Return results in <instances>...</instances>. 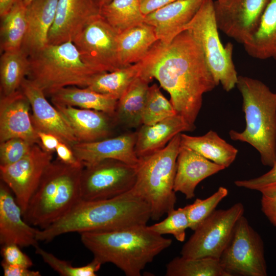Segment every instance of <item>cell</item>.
Masks as SVG:
<instances>
[{
    "label": "cell",
    "instance_id": "cell-34",
    "mask_svg": "<svg viewBox=\"0 0 276 276\" xmlns=\"http://www.w3.org/2000/svg\"><path fill=\"white\" fill-rule=\"evenodd\" d=\"M167 276H230L219 259L175 257L166 265Z\"/></svg>",
    "mask_w": 276,
    "mask_h": 276
},
{
    "label": "cell",
    "instance_id": "cell-14",
    "mask_svg": "<svg viewBox=\"0 0 276 276\" xmlns=\"http://www.w3.org/2000/svg\"><path fill=\"white\" fill-rule=\"evenodd\" d=\"M269 0H215L217 27L227 36L243 44L257 31Z\"/></svg>",
    "mask_w": 276,
    "mask_h": 276
},
{
    "label": "cell",
    "instance_id": "cell-1",
    "mask_svg": "<svg viewBox=\"0 0 276 276\" xmlns=\"http://www.w3.org/2000/svg\"><path fill=\"white\" fill-rule=\"evenodd\" d=\"M140 63V75L158 81L176 113L194 130L203 95L217 85L191 33L185 30L168 44L158 40Z\"/></svg>",
    "mask_w": 276,
    "mask_h": 276
},
{
    "label": "cell",
    "instance_id": "cell-21",
    "mask_svg": "<svg viewBox=\"0 0 276 276\" xmlns=\"http://www.w3.org/2000/svg\"><path fill=\"white\" fill-rule=\"evenodd\" d=\"M225 168L180 144L176 161L174 190L192 199L197 186L203 180Z\"/></svg>",
    "mask_w": 276,
    "mask_h": 276
},
{
    "label": "cell",
    "instance_id": "cell-43",
    "mask_svg": "<svg viewBox=\"0 0 276 276\" xmlns=\"http://www.w3.org/2000/svg\"><path fill=\"white\" fill-rule=\"evenodd\" d=\"M55 151L57 158L67 165L71 166L83 165L77 158L72 148L65 143L60 141L57 146Z\"/></svg>",
    "mask_w": 276,
    "mask_h": 276
},
{
    "label": "cell",
    "instance_id": "cell-22",
    "mask_svg": "<svg viewBox=\"0 0 276 276\" xmlns=\"http://www.w3.org/2000/svg\"><path fill=\"white\" fill-rule=\"evenodd\" d=\"M54 106L69 125L78 142H93L110 136L115 119L109 114L94 109Z\"/></svg>",
    "mask_w": 276,
    "mask_h": 276
},
{
    "label": "cell",
    "instance_id": "cell-10",
    "mask_svg": "<svg viewBox=\"0 0 276 276\" xmlns=\"http://www.w3.org/2000/svg\"><path fill=\"white\" fill-rule=\"evenodd\" d=\"M244 212L243 205L240 202L226 210H215L194 231L183 245L180 255L187 258L219 259Z\"/></svg>",
    "mask_w": 276,
    "mask_h": 276
},
{
    "label": "cell",
    "instance_id": "cell-24",
    "mask_svg": "<svg viewBox=\"0 0 276 276\" xmlns=\"http://www.w3.org/2000/svg\"><path fill=\"white\" fill-rule=\"evenodd\" d=\"M193 129L180 115L176 114L152 125H142L136 132L135 151L139 158L165 148L177 134Z\"/></svg>",
    "mask_w": 276,
    "mask_h": 276
},
{
    "label": "cell",
    "instance_id": "cell-19",
    "mask_svg": "<svg viewBox=\"0 0 276 276\" xmlns=\"http://www.w3.org/2000/svg\"><path fill=\"white\" fill-rule=\"evenodd\" d=\"M136 132L125 133L93 142H78L72 149L84 166L106 159H115L137 166L140 162L135 151Z\"/></svg>",
    "mask_w": 276,
    "mask_h": 276
},
{
    "label": "cell",
    "instance_id": "cell-40",
    "mask_svg": "<svg viewBox=\"0 0 276 276\" xmlns=\"http://www.w3.org/2000/svg\"><path fill=\"white\" fill-rule=\"evenodd\" d=\"M20 247L14 244L3 245L1 252L3 258L2 261L10 265L30 268L33 265V262Z\"/></svg>",
    "mask_w": 276,
    "mask_h": 276
},
{
    "label": "cell",
    "instance_id": "cell-44",
    "mask_svg": "<svg viewBox=\"0 0 276 276\" xmlns=\"http://www.w3.org/2000/svg\"><path fill=\"white\" fill-rule=\"evenodd\" d=\"M2 267L5 276H40L39 271L30 269V268L12 265L2 261Z\"/></svg>",
    "mask_w": 276,
    "mask_h": 276
},
{
    "label": "cell",
    "instance_id": "cell-31",
    "mask_svg": "<svg viewBox=\"0 0 276 276\" xmlns=\"http://www.w3.org/2000/svg\"><path fill=\"white\" fill-rule=\"evenodd\" d=\"M1 19V52L21 49L28 25L26 6L22 0H16Z\"/></svg>",
    "mask_w": 276,
    "mask_h": 276
},
{
    "label": "cell",
    "instance_id": "cell-23",
    "mask_svg": "<svg viewBox=\"0 0 276 276\" xmlns=\"http://www.w3.org/2000/svg\"><path fill=\"white\" fill-rule=\"evenodd\" d=\"M58 0H33L26 6L27 30L21 49L28 55L48 44L49 31L55 20Z\"/></svg>",
    "mask_w": 276,
    "mask_h": 276
},
{
    "label": "cell",
    "instance_id": "cell-11",
    "mask_svg": "<svg viewBox=\"0 0 276 276\" xmlns=\"http://www.w3.org/2000/svg\"><path fill=\"white\" fill-rule=\"evenodd\" d=\"M137 166L106 159L84 166L80 179L81 200H105L130 191L136 178Z\"/></svg>",
    "mask_w": 276,
    "mask_h": 276
},
{
    "label": "cell",
    "instance_id": "cell-15",
    "mask_svg": "<svg viewBox=\"0 0 276 276\" xmlns=\"http://www.w3.org/2000/svg\"><path fill=\"white\" fill-rule=\"evenodd\" d=\"M100 15V7L96 0H58L48 44L73 42L90 21Z\"/></svg>",
    "mask_w": 276,
    "mask_h": 276
},
{
    "label": "cell",
    "instance_id": "cell-49",
    "mask_svg": "<svg viewBox=\"0 0 276 276\" xmlns=\"http://www.w3.org/2000/svg\"><path fill=\"white\" fill-rule=\"evenodd\" d=\"M33 0H22L24 5L27 6L29 5Z\"/></svg>",
    "mask_w": 276,
    "mask_h": 276
},
{
    "label": "cell",
    "instance_id": "cell-42",
    "mask_svg": "<svg viewBox=\"0 0 276 276\" xmlns=\"http://www.w3.org/2000/svg\"><path fill=\"white\" fill-rule=\"evenodd\" d=\"M261 211L270 222L276 227V185L261 190Z\"/></svg>",
    "mask_w": 276,
    "mask_h": 276
},
{
    "label": "cell",
    "instance_id": "cell-46",
    "mask_svg": "<svg viewBox=\"0 0 276 276\" xmlns=\"http://www.w3.org/2000/svg\"><path fill=\"white\" fill-rule=\"evenodd\" d=\"M179 0H142L141 10L145 16L167 5Z\"/></svg>",
    "mask_w": 276,
    "mask_h": 276
},
{
    "label": "cell",
    "instance_id": "cell-17",
    "mask_svg": "<svg viewBox=\"0 0 276 276\" xmlns=\"http://www.w3.org/2000/svg\"><path fill=\"white\" fill-rule=\"evenodd\" d=\"M30 108V101L20 88L9 96L1 97L0 143L18 137L31 144L41 145L32 123Z\"/></svg>",
    "mask_w": 276,
    "mask_h": 276
},
{
    "label": "cell",
    "instance_id": "cell-30",
    "mask_svg": "<svg viewBox=\"0 0 276 276\" xmlns=\"http://www.w3.org/2000/svg\"><path fill=\"white\" fill-rule=\"evenodd\" d=\"M29 57L21 49L2 52L0 58L1 97L9 96L20 88L27 78Z\"/></svg>",
    "mask_w": 276,
    "mask_h": 276
},
{
    "label": "cell",
    "instance_id": "cell-36",
    "mask_svg": "<svg viewBox=\"0 0 276 276\" xmlns=\"http://www.w3.org/2000/svg\"><path fill=\"white\" fill-rule=\"evenodd\" d=\"M35 248L36 254L40 256L53 270L62 276H96V272L102 265L94 258L90 263L84 266L74 267L71 262L58 258L38 245Z\"/></svg>",
    "mask_w": 276,
    "mask_h": 276
},
{
    "label": "cell",
    "instance_id": "cell-28",
    "mask_svg": "<svg viewBox=\"0 0 276 276\" xmlns=\"http://www.w3.org/2000/svg\"><path fill=\"white\" fill-rule=\"evenodd\" d=\"M180 144L225 169L234 162L238 152L237 149L212 130L201 136L181 133Z\"/></svg>",
    "mask_w": 276,
    "mask_h": 276
},
{
    "label": "cell",
    "instance_id": "cell-4",
    "mask_svg": "<svg viewBox=\"0 0 276 276\" xmlns=\"http://www.w3.org/2000/svg\"><path fill=\"white\" fill-rule=\"evenodd\" d=\"M236 86L242 99L246 126L231 130L233 141L245 142L259 153L262 164L272 167L276 163V93L262 81L238 76Z\"/></svg>",
    "mask_w": 276,
    "mask_h": 276
},
{
    "label": "cell",
    "instance_id": "cell-3",
    "mask_svg": "<svg viewBox=\"0 0 276 276\" xmlns=\"http://www.w3.org/2000/svg\"><path fill=\"white\" fill-rule=\"evenodd\" d=\"M80 234L82 243L94 259L102 264H114L127 276L141 275L146 265L172 242L147 224Z\"/></svg>",
    "mask_w": 276,
    "mask_h": 276
},
{
    "label": "cell",
    "instance_id": "cell-29",
    "mask_svg": "<svg viewBox=\"0 0 276 276\" xmlns=\"http://www.w3.org/2000/svg\"><path fill=\"white\" fill-rule=\"evenodd\" d=\"M243 45L253 58L276 59V0L269 1L257 31Z\"/></svg>",
    "mask_w": 276,
    "mask_h": 276
},
{
    "label": "cell",
    "instance_id": "cell-6",
    "mask_svg": "<svg viewBox=\"0 0 276 276\" xmlns=\"http://www.w3.org/2000/svg\"><path fill=\"white\" fill-rule=\"evenodd\" d=\"M180 134L162 150L139 158L136 178L131 191L148 204L153 220H158L175 209L174 185Z\"/></svg>",
    "mask_w": 276,
    "mask_h": 276
},
{
    "label": "cell",
    "instance_id": "cell-47",
    "mask_svg": "<svg viewBox=\"0 0 276 276\" xmlns=\"http://www.w3.org/2000/svg\"><path fill=\"white\" fill-rule=\"evenodd\" d=\"M16 0H0V16L4 15L11 8Z\"/></svg>",
    "mask_w": 276,
    "mask_h": 276
},
{
    "label": "cell",
    "instance_id": "cell-8",
    "mask_svg": "<svg viewBox=\"0 0 276 276\" xmlns=\"http://www.w3.org/2000/svg\"><path fill=\"white\" fill-rule=\"evenodd\" d=\"M200 44L217 85L226 91L236 85L238 74L233 60V44L222 43L218 33L213 0H204L191 21L185 26Z\"/></svg>",
    "mask_w": 276,
    "mask_h": 276
},
{
    "label": "cell",
    "instance_id": "cell-32",
    "mask_svg": "<svg viewBox=\"0 0 276 276\" xmlns=\"http://www.w3.org/2000/svg\"><path fill=\"white\" fill-rule=\"evenodd\" d=\"M141 72L140 61L113 72L96 75L86 87L96 92L111 96L118 100Z\"/></svg>",
    "mask_w": 276,
    "mask_h": 276
},
{
    "label": "cell",
    "instance_id": "cell-9",
    "mask_svg": "<svg viewBox=\"0 0 276 276\" xmlns=\"http://www.w3.org/2000/svg\"><path fill=\"white\" fill-rule=\"evenodd\" d=\"M219 260L230 276L267 275L262 239L243 215L237 221Z\"/></svg>",
    "mask_w": 276,
    "mask_h": 276
},
{
    "label": "cell",
    "instance_id": "cell-25",
    "mask_svg": "<svg viewBox=\"0 0 276 276\" xmlns=\"http://www.w3.org/2000/svg\"><path fill=\"white\" fill-rule=\"evenodd\" d=\"M158 40L154 27L145 22L119 33L117 55L120 67L141 61Z\"/></svg>",
    "mask_w": 276,
    "mask_h": 276
},
{
    "label": "cell",
    "instance_id": "cell-5",
    "mask_svg": "<svg viewBox=\"0 0 276 276\" xmlns=\"http://www.w3.org/2000/svg\"><path fill=\"white\" fill-rule=\"evenodd\" d=\"M83 165L52 161L23 215L31 225L43 229L67 214L81 199L80 179Z\"/></svg>",
    "mask_w": 276,
    "mask_h": 276
},
{
    "label": "cell",
    "instance_id": "cell-12",
    "mask_svg": "<svg viewBox=\"0 0 276 276\" xmlns=\"http://www.w3.org/2000/svg\"><path fill=\"white\" fill-rule=\"evenodd\" d=\"M119 34L100 15L90 21L73 42L87 65L99 72H113L121 68L117 55Z\"/></svg>",
    "mask_w": 276,
    "mask_h": 276
},
{
    "label": "cell",
    "instance_id": "cell-37",
    "mask_svg": "<svg viewBox=\"0 0 276 276\" xmlns=\"http://www.w3.org/2000/svg\"><path fill=\"white\" fill-rule=\"evenodd\" d=\"M227 194V189L220 187L209 197L204 199L197 198L193 203L186 205L189 228L194 231L215 210L219 202Z\"/></svg>",
    "mask_w": 276,
    "mask_h": 276
},
{
    "label": "cell",
    "instance_id": "cell-18",
    "mask_svg": "<svg viewBox=\"0 0 276 276\" xmlns=\"http://www.w3.org/2000/svg\"><path fill=\"white\" fill-rule=\"evenodd\" d=\"M39 229L24 219L23 212L9 188L0 184V243L3 246L14 244L20 247L38 245Z\"/></svg>",
    "mask_w": 276,
    "mask_h": 276
},
{
    "label": "cell",
    "instance_id": "cell-33",
    "mask_svg": "<svg viewBox=\"0 0 276 276\" xmlns=\"http://www.w3.org/2000/svg\"><path fill=\"white\" fill-rule=\"evenodd\" d=\"M142 0H112L100 9V15L119 33L144 22Z\"/></svg>",
    "mask_w": 276,
    "mask_h": 276
},
{
    "label": "cell",
    "instance_id": "cell-7",
    "mask_svg": "<svg viewBox=\"0 0 276 276\" xmlns=\"http://www.w3.org/2000/svg\"><path fill=\"white\" fill-rule=\"evenodd\" d=\"M29 57L27 78L45 95L66 86L86 87L92 79L101 73L82 61L72 41L48 44Z\"/></svg>",
    "mask_w": 276,
    "mask_h": 276
},
{
    "label": "cell",
    "instance_id": "cell-48",
    "mask_svg": "<svg viewBox=\"0 0 276 276\" xmlns=\"http://www.w3.org/2000/svg\"><path fill=\"white\" fill-rule=\"evenodd\" d=\"M97 3L98 4L99 6L100 7V9L103 6L108 4L110 3L112 0H96Z\"/></svg>",
    "mask_w": 276,
    "mask_h": 276
},
{
    "label": "cell",
    "instance_id": "cell-16",
    "mask_svg": "<svg viewBox=\"0 0 276 276\" xmlns=\"http://www.w3.org/2000/svg\"><path fill=\"white\" fill-rule=\"evenodd\" d=\"M20 88L30 101L32 111L31 119L36 131L54 134L71 148L78 143L68 123L55 106L47 100L42 90L27 78Z\"/></svg>",
    "mask_w": 276,
    "mask_h": 276
},
{
    "label": "cell",
    "instance_id": "cell-38",
    "mask_svg": "<svg viewBox=\"0 0 276 276\" xmlns=\"http://www.w3.org/2000/svg\"><path fill=\"white\" fill-rule=\"evenodd\" d=\"M167 217L162 221L149 226L150 229L163 235H172L179 242L186 238V231L189 228V222L186 206L173 209L167 214Z\"/></svg>",
    "mask_w": 276,
    "mask_h": 276
},
{
    "label": "cell",
    "instance_id": "cell-41",
    "mask_svg": "<svg viewBox=\"0 0 276 276\" xmlns=\"http://www.w3.org/2000/svg\"><path fill=\"white\" fill-rule=\"evenodd\" d=\"M266 173L254 178L236 180L235 185L240 188L260 191L271 186L276 185V163Z\"/></svg>",
    "mask_w": 276,
    "mask_h": 276
},
{
    "label": "cell",
    "instance_id": "cell-27",
    "mask_svg": "<svg viewBox=\"0 0 276 276\" xmlns=\"http://www.w3.org/2000/svg\"><path fill=\"white\" fill-rule=\"evenodd\" d=\"M148 79L140 75L118 99L114 119L129 128L142 124L143 113L147 99Z\"/></svg>",
    "mask_w": 276,
    "mask_h": 276
},
{
    "label": "cell",
    "instance_id": "cell-26",
    "mask_svg": "<svg viewBox=\"0 0 276 276\" xmlns=\"http://www.w3.org/2000/svg\"><path fill=\"white\" fill-rule=\"evenodd\" d=\"M49 96L54 105L70 106L105 112L114 118L118 100L88 87L70 86L58 89Z\"/></svg>",
    "mask_w": 276,
    "mask_h": 276
},
{
    "label": "cell",
    "instance_id": "cell-20",
    "mask_svg": "<svg viewBox=\"0 0 276 276\" xmlns=\"http://www.w3.org/2000/svg\"><path fill=\"white\" fill-rule=\"evenodd\" d=\"M204 0H179L145 16L144 22L154 27L158 39L168 44L194 16Z\"/></svg>",
    "mask_w": 276,
    "mask_h": 276
},
{
    "label": "cell",
    "instance_id": "cell-35",
    "mask_svg": "<svg viewBox=\"0 0 276 276\" xmlns=\"http://www.w3.org/2000/svg\"><path fill=\"white\" fill-rule=\"evenodd\" d=\"M176 114L172 103L163 95L157 84L149 86L143 113V124H154Z\"/></svg>",
    "mask_w": 276,
    "mask_h": 276
},
{
    "label": "cell",
    "instance_id": "cell-13",
    "mask_svg": "<svg viewBox=\"0 0 276 276\" xmlns=\"http://www.w3.org/2000/svg\"><path fill=\"white\" fill-rule=\"evenodd\" d=\"M52 158V152L34 144L29 153L20 160L0 166L1 179L14 194L23 215Z\"/></svg>",
    "mask_w": 276,
    "mask_h": 276
},
{
    "label": "cell",
    "instance_id": "cell-45",
    "mask_svg": "<svg viewBox=\"0 0 276 276\" xmlns=\"http://www.w3.org/2000/svg\"><path fill=\"white\" fill-rule=\"evenodd\" d=\"M41 145L46 151L53 153L59 142L60 139L56 135L42 131H37Z\"/></svg>",
    "mask_w": 276,
    "mask_h": 276
},
{
    "label": "cell",
    "instance_id": "cell-2",
    "mask_svg": "<svg viewBox=\"0 0 276 276\" xmlns=\"http://www.w3.org/2000/svg\"><path fill=\"white\" fill-rule=\"evenodd\" d=\"M151 219L148 204L131 190L100 200H80L61 218L39 229L38 241L49 242L66 233L104 232L145 225Z\"/></svg>",
    "mask_w": 276,
    "mask_h": 276
},
{
    "label": "cell",
    "instance_id": "cell-39",
    "mask_svg": "<svg viewBox=\"0 0 276 276\" xmlns=\"http://www.w3.org/2000/svg\"><path fill=\"white\" fill-rule=\"evenodd\" d=\"M0 143V166L9 165L20 160L29 153L33 145L18 137Z\"/></svg>",
    "mask_w": 276,
    "mask_h": 276
}]
</instances>
